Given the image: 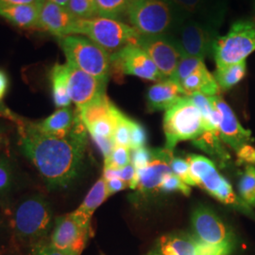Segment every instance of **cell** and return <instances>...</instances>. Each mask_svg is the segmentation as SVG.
<instances>
[{
	"label": "cell",
	"instance_id": "obj_43",
	"mask_svg": "<svg viewBox=\"0 0 255 255\" xmlns=\"http://www.w3.org/2000/svg\"><path fill=\"white\" fill-rule=\"evenodd\" d=\"M106 184H107L109 196H112L118 192L122 191L128 187L127 183L120 179H113V180L106 181Z\"/></svg>",
	"mask_w": 255,
	"mask_h": 255
},
{
	"label": "cell",
	"instance_id": "obj_45",
	"mask_svg": "<svg viewBox=\"0 0 255 255\" xmlns=\"http://www.w3.org/2000/svg\"><path fill=\"white\" fill-rule=\"evenodd\" d=\"M9 87V79L7 74L0 69V102L4 99L7 94Z\"/></svg>",
	"mask_w": 255,
	"mask_h": 255
},
{
	"label": "cell",
	"instance_id": "obj_10",
	"mask_svg": "<svg viewBox=\"0 0 255 255\" xmlns=\"http://www.w3.org/2000/svg\"><path fill=\"white\" fill-rule=\"evenodd\" d=\"M91 235V225L82 223L70 213L56 219L48 245L64 255H81Z\"/></svg>",
	"mask_w": 255,
	"mask_h": 255
},
{
	"label": "cell",
	"instance_id": "obj_24",
	"mask_svg": "<svg viewBox=\"0 0 255 255\" xmlns=\"http://www.w3.org/2000/svg\"><path fill=\"white\" fill-rule=\"evenodd\" d=\"M106 181L101 178L93 185L90 191L86 195L81 206L73 213L74 217L86 225H91V219L95 211L109 198Z\"/></svg>",
	"mask_w": 255,
	"mask_h": 255
},
{
	"label": "cell",
	"instance_id": "obj_23",
	"mask_svg": "<svg viewBox=\"0 0 255 255\" xmlns=\"http://www.w3.org/2000/svg\"><path fill=\"white\" fill-rule=\"evenodd\" d=\"M42 3L0 7V16L22 28H37Z\"/></svg>",
	"mask_w": 255,
	"mask_h": 255
},
{
	"label": "cell",
	"instance_id": "obj_47",
	"mask_svg": "<svg viewBox=\"0 0 255 255\" xmlns=\"http://www.w3.org/2000/svg\"><path fill=\"white\" fill-rule=\"evenodd\" d=\"M0 114H1V116H4L5 118L12 119V120H14V121H16V122H17V120L15 119V117H14V116L9 112V110L4 108L3 106H0Z\"/></svg>",
	"mask_w": 255,
	"mask_h": 255
},
{
	"label": "cell",
	"instance_id": "obj_46",
	"mask_svg": "<svg viewBox=\"0 0 255 255\" xmlns=\"http://www.w3.org/2000/svg\"><path fill=\"white\" fill-rule=\"evenodd\" d=\"M33 3H42L40 0H0V7L15 6V5H26Z\"/></svg>",
	"mask_w": 255,
	"mask_h": 255
},
{
	"label": "cell",
	"instance_id": "obj_25",
	"mask_svg": "<svg viewBox=\"0 0 255 255\" xmlns=\"http://www.w3.org/2000/svg\"><path fill=\"white\" fill-rule=\"evenodd\" d=\"M118 107L110 101L106 94L82 109H77L78 115L85 128L101 119L109 118L114 115Z\"/></svg>",
	"mask_w": 255,
	"mask_h": 255
},
{
	"label": "cell",
	"instance_id": "obj_41",
	"mask_svg": "<svg viewBox=\"0 0 255 255\" xmlns=\"http://www.w3.org/2000/svg\"><path fill=\"white\" fill-rule=\"evenodd\" d=\"M237 163L242 164H255V148L251 145L242 146L237 152Z\"/></svg>",
	"mask_w": 255,
	"mask_h": 255
},
{
	"label": "cell",
	"instance_id": "obj_6",
	"mask_svg": "<svg viewBox=\"0 0 255 255\" xmlns=\"http://www.w3.org/2000/svg\"><path fill=\"white\" fill-rule=\"evenodd\" d=\"M164 131L165 147L171 150L179 142L194 141L205 132L201 112L188 97H184L173 107L165 111Z\"/></svg>",
	"mask_w": 255,
	"mask_h": 255
},
{
	"label": "cell",
	"instance_id": "obj_28",
	"mask_svg": "<svg viewBox=\"0 0 255 255\" xmlns=\"http://www.w3.org/2000/svg\"><path fill=\"white\" fill-rule=\"evenodd\" d=\"M99 15L101 17L119 20L127 15L132 0H95Z\"/></svg>",
	"mask_w": 255,
	"mask_h": 255
},
{
	"label": "cell",
	"instance_id": "obj_49",
	"mask_svg": "<svg viewBox=\"0 0 255 255\" xmlns=\"http://www.w3.org/2000/svg\"><path fill=\"white\" fill-rule=\"evenodd\" d=\"M148 255H160L158 253H152V254H149Z\"/></svg>",
	"mask_w": 255,
	"mask_h": 255
},
{
	"label": "cell",
	"instance_id": "obj_17",
	"mask_svg": "<svg viewBox=\"0 0 255 255\" xmlns=\"http://www.w3.org/2000/svg\"><path fill=\"white\" fill-rule=\"evenodd\" d=\"M78 22L79 18L75 17L67 8L46 0L41 6L37 28L61 38L76 34Z\"/></svg>",
	"mask_w": 255,
	"mask_h": 255
},
{
	"label": "cell",
	"instance_id": "obj_36",
	"mask_svg": "<svg viewBox=\"0 0 255 255\" xmlns=\"http://www.w3.org/2000/svg\"><path fill=\"white\" fill-rule=\"evenodd\" d=\"M159 191L165 192H181L185 196H189L191 193V188L189 185L182 182V180L177 177L173 172L167 174L159 186Z\"/></svg>",
	"mask_w": 255,
	"mask_h": 255
},
{
	"label": "cell",
	"instance_id": "obj_29",
	"mask_svg": "<svg viewBox=\"0 0 255 255\" xmlns=\"http://www.w3.org/2000/svg\"><path fill=\"white\" fill-rule=\"evenodd\" d=\"M239 193L249 206H255V168L253 165H247L245 171L239 180Z\"/></svg>",
	"mask_w": 255,
	"mask_h": 255
},
{
	"label": "cell",
	"instance_id": "obj_4",
	"mask_svg": "<svg viewBox=\"0 0 255 255\" xmlns=\"http://www.w3.org/2000/svg\"><path fill=\"white\" fill-rule=\"evenodd\" d=\"M126 17L140 35L158 36L168 35L179 15L167 0H132Z\"/></svg>",
	"mask_w": 255,
	"mask_h": 255
},
{
	"label": "cell",
	"instance_id": "obj_15",
	"mask_svg": "<svg viewBox=\"0 0 255 255\" xmlns=\"http://www.w3.org/2000/svg\"><path fill=\"white\" fill-rule=\"evenodd\" d=\"M178 15L219 28L225 12L223 0H167Z\"/></svg>",
	"mask_w": 255,
	"mask_h": 255
},
{
	"label": "cell",
	"instance_id": "obj_20",
	"mask_svg": "<svg viewBox=\"0 0 255 255\" xmlns=\"http://www.w3.org/2000/svg\"><path fill=\"white\" fill-rule=\"evenodd\" d=\"M80 120L77 110L70 107L58 109L48 118L41 122L34 123V126L42 132L57 137L68 136Z\"/></svg>",
	"mask_w": 255,
	"mask_h": 255
},
{
	"label": "cell",
	"instance_id": "obj_50",
	"mask_svg": "<svg viewBox=\"0 0 255 255\" xmlns=\"http://www.w3.org/2000/svg\"><path fill=\"white\" fill-rule=\"evenodd\" d=\"M40 1L43 3V2H44V1H46V0H40Z\"/></svg>",
	"mask_w": 255,
	"mask_h": 255
},
{
	"label": "cell",
	"instance_id": "obj_2",
	"mask_svg": "<svg viewBox=\"0 0 255 255\" xmlns=\"http://www.w3.org/2000/svg\"><path fill=\"white\" fill-rule=\"evenodd\" d=\"M53 213L42 195H30L15 205L11 214V227L20 240L32 244L42 243L52 228Z\"/></svg>",
	"mask_w": 255,
	"mask_h": 255
},
{
	"label": "cell",
	"instance_id": "obj_16",
	"mask_svg": "<svg viewBox=\"0 0 255 255\" xmlns=\"http://www.w3.org/2000/svg\"><path fill=\"white\" fill-rule=\"evenodd\" d=\"M209 98L212 103L220 113V139L237 152L242 146L249 145V143L252 141V132L241 126L235 113L231 109L227 102L219 95Z\"/></svg>",
	"mask_w": 255,
	"mask_h": 255
},
{
	"label": "cell",
	"instance_id": "obj_31",
	"mask_svg": "<svg viewBox=\"0 0 255 255\" xmlns=\"http://www.w3.org/2000/svg\"><path fill=\"white\" fill-rule=\"evenodd\" d=\"M131 163V151L127 146H116L108 157L104 158V168L119 170Z\"/></svg>",
	"mask_w": 255,
	"mask_h": 255
},
{
	"label": "cell",
	"instance_id": "obj_35",
	"mask_svg": "<svg viewBox=\"0 0 255 255\" xmlns=\"http://www.w3.org/2000/svg\"><path fill=\"white\" fill-rule=\"evenodd\" d=\"M203 64H204L203 60H201L200 58L182 55L171 80L176 81L181 84V82L185 78H187L189 75H191L194 71H196Z\"/></svg>",
	"mask_w": 255,
	"mask_h": 255
},
{
	"label": "cell",
	"instance_id": "obj_44",
	"mask_svg": "<svg viewBox=\"0 0 255 255\" xmlns=\"http://www.w3.org/2000/svg\"><path fill=\"white\" fill-rule=\"evenodd\" d=\"M32 255H66L52 249L48 244H39L32 248Z\"/></svg>",
	"mask_w": 255,
	"mask_h": 255
},
{
	"label": "cell",
	"instance_id": "obj_11",
	"mask_svg": "<svg viewBox=\"0 0 255 255\" xmlns=\"http://www.w3.org/2000/svg\"><path fill=\"white\" fill-rule=\"evenodd\" d=\"M130 75L140 79L161 82L165 80L154 62L144 49L138 46H128L111 54V74Z\"/></svg>",
	"mask_w": 255,
	"mask_h": 255
},
{
	"label": "cell",
	"instance_id": "obj_13",
	"mask_svg": "<svg viewBox=\"0 0 255 255\" xmlns=\"http://www.w3.org/2000/svg\"><path fill=\"white\" fill-rule=\"evenodd\" d=\"M137 46L144 49L154 62L164 79H171L182 53L169 35L140 37Z\"/></svg>",
	"mask_w": 255,
	"mask_h": 255
},
{
	"label": "cell",
	"instance_id": "obj_51",
	"mask_svg": "<svg viewBox=\"0 0 255 255\" xmlns=\"http://www.w3.org/2000/svg\"><path fill=\"white\" fill-rule=\"evenodd\" d=\"M0 116H1V114H0Z\"/></svg>",
	"mask_w": 255,
	"mask_h": 255
},
{
	"label": "cell",
	"instance_id": "obj_8",
	"mask_svg": "<svg viewBox=\"0 0 255 255\" xmlns=\"http://www.w3.org/2000/svg\"><path fill=\"white\" fill-rule=\"evenodd\" d=\"M168 35L179 46L182 55L204 60L214 51V45L218 39V28L179 16Z\"/></svg>",
	"mask_w": 255,
	"mask_h": 255
},
{
	"label": "cell",
	"instance_id": "obj_27",
	"mask_svg": "<svg viewBox=\"0 0 255 255\" xmlns=\"http://www.w3.org/2000/svg\"><path fill=\"white\" fill-rule=\"evenodd\" d=\"M246 71V61H244L238 64L217 67L214 77L219 84V88L227 91L244 79Z\"/></svg>",
	"mask_w": 255,
	"mask_h": 255
},
{
	"label": "cell",
	"instance_id": "obj_48",
	"mask_svg": "<svg viewBox=\"0 0 255 255\" xmlns=\"http://www.w3.org/2000/svg\"><path fill=\"white\" fill-rule=\"evenodd\" d=\"M46 1H50V2H53L55 4H58L60 6H63L67 8V5H68V2L69 0H46Z\"/></svg>",
	"mask_w": 255,
	"mask_h": 255
},
{
	"label": "cell",
	"instance_id": "obj_3",
	"mask_svg": "<svg viewBox=\"0 0 255 255\" xmlns=\"http://www.w3.org/2000/svg\"><path fill=\"white\" fill-rule=\"evenodd\" d=\"M77 35L87 37L94 43L114 54L128 46H137L141 35L134 27L117 19L98 16L79 19Z\"/></svg>",
	"mask_w": 255,
	"mask_h": 255
},
{
	"label": "cell",
	"instance_id": "obj_30",
	"mask_svg": "<svg viewBox=\"0 0 255 255\" xmlns=\"http://www.w3.org/2000/svg\"><path fill=\"white\" fill-rule=\"evenodd\" d=\"M220 137L213 132L205 131L201 136L194 140V144L211 155H216L222 161H227L229 155L221 146Z\"/></svg>",
	"mask_w": 255,
	"mask_h": 255
},
{
	"label": "cell",
	"instance_id": "obj_19",
	"mask_svg": "<svg viewBox=\"0 0 255 255\" xmlns=\"http://www.w3.org/2000/svg\"><path fill=\"white\" fill-rule=\"evenodd\" d=\"M187 97L179 82L165 79L150 86L146 93V105L150 112L167 111Z\"/></svg>",
	"mask_w": 255,
	"mask_h": 255
},
{
	"label": "cell",
	"instance_id": "obj_32",
	"mask_svg": "<svg viewBox=\"0 0 255 255\" xmlns=\"http://www.w3.org/2000/svg\"><path fill=\"white\" fill-rule=\"evenodd\" d=\"M120 110L118 108L113 116L106 119H101L87 126L86 129L89 131L91 136H101L105 138H113L117 120L120 114Z\"/></svg>",
	"mask_w": 255,
	"mask_h": 255
},
{
	"label": "cell",
	"instance_id": "obj_40",
	"mask_svg": "<svg viewBox=\"0 0 255 255\" xmlns=\"http://www.w3.org/2000/svg\"><path fill=\"white\" fill-rule=\"evenodd\" d=\"M12 183V170L9 161L0 158V194L8 192Z\"/></svg>",
	"mask_w": 255,
	"mask_h": 255
},
{
	"label": "cell",
	"instance_id": "obj_12",
	"mask_svg": "<svg viewBox=\"0 0 255 255\" xmlns=\"http://www.w3.org/2000/svg\"><path fill=\"white\" fill-rule=\"evenodd\" d=\"M191 222L194 236L201 242L232 254L235 237L216 213L203 206L198 207L192 214Z\"/></svg>",
	"mask_w": 255,
	"mask_h": 255
},
{
	"label": "cell",
	"instance_id": "obj_39",
	"mask_svg": "<svg viewBox=\"0 0 255 255\" xmlns=\"http://www.w3.org/2000/svg\"><path fill=\"white\" fill-rule=\"evenodd\" d=\"M152 159V150L146 146L131 150V164L136 170L144 169Z\"/></svg>",
	"mask_w": 255,
	"mask_h": 255
},
{
	"label": "cell",
	"instance_id": "obj_33",
	"mask_svg": "<svg viewBox=\"0 0 255 255\" xmlns=\"http://www.w3.org/2000/svg\"><path fill=\"white\" fill-rule=\"evenodd\" d=\"M67 9L75 17L91 19L100 16L95 0H69Z\"/></svg>",
	"mask_w": 255,
	"mask_h": 255
},
{
	"label": "cell",
	"instance_id": "obj_9",
	"mask_svg": "<svg viewBox=\"0 0 255 255\" xmlns=\"http://www.w3.org/2000/svg\"><path fill=\"white\" fill-rule=\"evenodd\" d=\"M187 162L196 185H199L224 204L240 205L247 208L246 205L240 204L230 182L220 175L215 164L208 158L191 154L187 157Z\"/></svg>",
	"mask_w": 255,
	"mask_h": 255
},
{
	"label": "cell",
	"instance_id": "obj_22",
	"mask_svg": "<svg viewBox=\"0 0 255 255\" xmlns=\"http://www.w3.org/2000/svg\"><path fill=\"white\" fill-rule=\"evenodd\" d=\"M182 89L187 97L196 93H201L207 97L219 95L220 88L213 74L210 73L205 64L181 82Z\"/></svg>",
	"mask_w": 255,
	"mask_h": 255
},
{
	"label": "cell",
	"instance_id": "obj_38",
	"mask_svg": "<svg viewBox=\"0 0 255 255\" xmlns=\"http://www.w3.org/2000/svg\"><path fill=\"white\" fill-rule=\"evenodd\" d=\"M146 129L143 128L141 124H139L136 121L132 120L131 128H130V138H129V148H130V150L146 146Z\"/></svg>",
	"mask_w": 255,
	"mask_h": 255
},
{
	"label": "cell",
	"instance_id": "obj_18",
	"mask_svg": "<svg viewBox=\"0 0 255 255\" xmlns=\"http://www.w3.org/2000/svg\"><path fill=\"white\" fill-rule=\"evenodd\" d=\"M152 159L144 169L136 170L137 190L148 194L159 190V186L167 174L171 173L170 164L173 159V150L153 148Z\"/></svg>",
	"mask_w": 255,
	"mask_h": 255
},
{
	"label": "cell",
	"instance_id": "obj_42",
	"mask_svg": "<svg viewBox=\"0 0 255 255\" xmlns=\"http://www.w3.org/2000/svg\"><path fill=\"white\" fill-rule=\"evenodd\" d=\"M97 146L100 147L102 154L104 158L108 157L110 153L113 151L114 147L116 146V144L113 140V138H105V137L101 136H91Z\"/></svg>",
	"mask_w": 255,
	"mask_h": 255
},
{
	"label": "cell",
	"instance_id": "obj_34",
	"mask_svg": "<svg viewBox=\"0 0 255 255\" xmlns=\"http://www.w3.org/2000/svg\"><path fill=\"white\" fill-rule=\"evenodd\" d=\"M132 119L120 112L115 128L113 140L116 146H127L129 148V138Z\"/></svg>",
	"mask_w": 255,
	"mask_h": 255
},
{
	"label": "cell",
	"instance_id": "obj_26",
	"mask_svg": "<svg viewBox=\"0 0 255 255\" xmlns=\"http://www.w3.org/2000/svg\"><path fill=\"white\" fill-rule=\"evenodd\" d=\"M50 81L55 106L58 109L69 107L72 101L68 92L66 64H55L50 72Z\"/></svg>",
	"mask_w": 255,
	"mask_h": 255
},
{
	"label": "cell",
	"instance_id": "obj_7",
	"mask_svg": "<svg viewBox=\"0 0 255 255\" xmlns=\"http://www.w3.org/2000/svg\"><path fill=\"white\" fill-rule=\"evenodd\" d=\"M255 51V21H237L224 36L218 37L214 45V57L217 67L246 61Z\"/></svg>",
	"mask_w": 255,
	"mask_h": 255
},
{
	"label": "cell",
	"instance_id": "obj_37",
	"mask_svg": "<svg viewBox=\"0 0 255 255\" xmlns=\"http://www.w3.org/2000/svg\"><path fill=\"white\" fill-rule=\"evenodd\" d=\"M170 167L172 172L177 177H179L184 183H186L189 186H196V183L194 182L190 173V166L187 160L179 157H173Z\"/></svg>",
	"mask_w": 255,
	"mask_h": 255
},
{
	"label": "cell",
	"instance_id": "obj_5",
	"mask_svg": "<svg viewBox=\"0 0 255 255\" xmlns=\"http://www.w3.org/2000/svg\"><path fill=\"white\" fill-rule=\"evenodd\" d=\"M67 62L82 71L108 82L111 75V54L104 48L82 35L58 38Z\"/></svg>",
	"mask_w": 255,
	"mask_h": 255
},
{
	"label": "cell",
	"instance_id": "obj_14",
	"mask_svg": "<svg viewBox=\"0 0 255 255\" xmlns=\"http://www.w3.org/2000/svg\"><path fill=\"white\" fill-rule=\"evenodd\" d=\"M68 92L77 109H82L106 94L107 82L86 73L73 64L66 62Z\"/></svg>",
	"mask_w": 255,
	"mask_h": 255
},
{
	"label": "cell",
	"instance_id": "obj_1",
	"mask_svg": "<svg viewBox=\"0 0 255 255\" xmlns=\"http://www.w3.org/2000/svg\"><path fill=\"white\" fill-rule=\"evenodd\" d=\"M23 154L35 166L50 189L65 187L80 172L87 144L86 128L80 119L66 137L48 135L34 123L19 127Z\"/></svg>",
	"mask_w": 255,
	"mask_h": 255
},
{
	"label": "cell",
	"instance_id": "obj_21",
	"mask_svg": "<svg viewBox=\"0 0 255 255\" xmlns=\"http://www.w3.org/2000/svg\"><path fill=\"white\" fill-rule=\"evenodd\" d=\"M201 241L185 234L165 235L158 241L160 255H201Z\"/></svg>",
	"mask_w": 255,
	"mask_h": 255
}]
</instances>
